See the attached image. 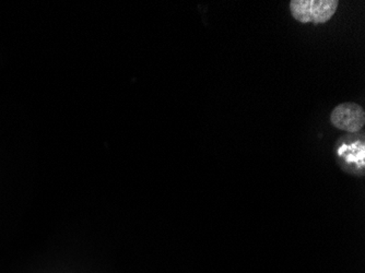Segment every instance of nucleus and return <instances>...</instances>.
<instances>
[{
    "label": "nucleus",
    "mask_w": 365,
    "mask_h": 273,
    "mask_svg": "<svg viewBox=\"0 0 365 273\" xmlns=\"http://www.w3.org/2000/svg\"><path fill=\"white\" fill-rule=\"evenodd\" d=\"M338 0H291L290 11L301 24H326L335 16Z\"/></svg>",
    "instance_id": "f257e3e1"
},
{
    "label": "nucleus",
    "mask_w": 365,
    "mask_h": 273,
    "mask_svg": "<svg viewBox=\"0 0 365 273\" xmlns=\"http://www.w3.org/2000/svg\"><path fill=\"white\" fill-rule=\"evenodd\" d=\"M330 122L339 130L358 133L364 126L365 112L356 103L339 104L331 112Z\"/></svg>",
    "instance_id": "f03ea898"
}]
</instances>
